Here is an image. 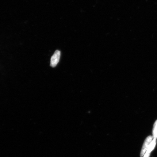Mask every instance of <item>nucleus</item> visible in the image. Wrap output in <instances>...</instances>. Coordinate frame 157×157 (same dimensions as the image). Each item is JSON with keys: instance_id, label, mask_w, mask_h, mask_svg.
Segmentation results:
<instances>
[{"instance_id": "obj_1", "label": "nucleus", "mask_w": 157, "mask_h": 157, "mask_svg": "<svg viewBox=\"0 0 157 157\" xmlns=\"http://www.w3.org/2000/svg\"><path fill=\"white\" fill-rule=\"evenodd\" d=\"M60 51L57 50L51 59L50 66L52 67H56L59 61L60 57Z\"/></svg>"}, {"instance_id": "obj_2", "label": "nucleus", "mask_w": 157, "mask_h": 157, "mask_svg": "<svg viewBox=\"0 0 157 157\" xmlns=\"http://www.w3.org/2000/svg\"><path fill=\"white\" fill-rule=\"evenodd\" d=\"M153 137L150 136L147 137L145 140L144 144H143L142 150L140 153V157H142L146 153L149 146L152 142Z\"/></svg>"}, {"instance_id": "obj_3", "label": "nucleus", "mask_w": 157, "mask_h": 157, "mask_svg": "<svg viewBox=\"0 0 157 157\" xmlns=\"http://www.w3.org/2000/svg\"><path fill=\"white\" fill-rule=\"evenodd\" d=\"M156 143V139L154 138L151 143L150 146H149L148 150L147 151L146 153L143 157H150L151 152L154 150L155 147Z\"/></svg>"}, {"instance_id": "obj_4", "label": "nucleus", "mask_w": 157, "mask_h": 157, "mask_svg": "<svg viewBox=\"0 0 157 157\" xmlns=\"http://www.w3.org/2000/svg\"><path fill=\"white\" fill-rule=\"evenodd\" d=\"M153 135L154 138H157V120L155 122L153 129Z\"/></svg>"}]
</instances>
